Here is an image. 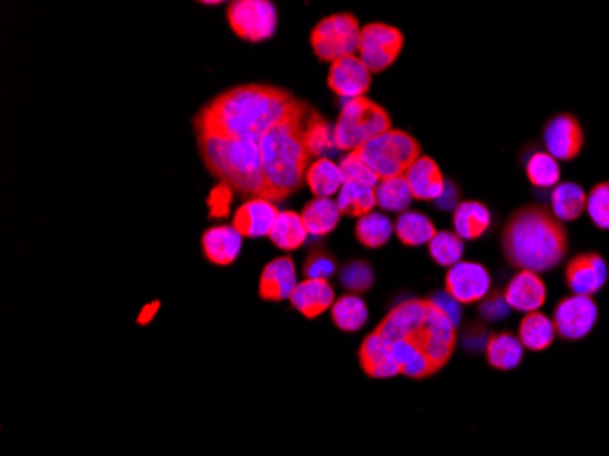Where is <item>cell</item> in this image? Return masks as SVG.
I'll return each instance as SVG.
<instances>
[{
  "label": "cell",
  "instance_id": "d6986e66",
  "mask_svg": "<svg viewBox=\"0 0 609 456\" xmlns=\"http://www.w3.org/2000/svg\"><path fill=\"white\" fill-rule=\"evenodd\" d=\"M336 299L338 298H336L334 287L327 280H308V278H305L294 288L291 305L303 318L314 320V318H319L324 312L332 309Z\"/></svg>",
  "mask_w": 609,
  "mask_h": 456
},
{
  "label": "cell",
  "instance_id": "d4e9b609",
  "mask_svg": "<svg viewBox=\"0 0 609 456\" xmlns=\"http://www.w3.org/2000/svg\"><path fill=\"white\" fill-rule=\"evenodd\" d=\"M486 360L497 371H513L524 360V345L514 334H491L487 338Z\"/></svg>",
  "mask_w": 609,
  "mask_h": 456
},
{
  "label": "cell",
  "instance_id": "8fae6325",
  "mask_svg": "<svg viewBox=\"0 0 609 456\" xmlns=\"http://www.w3.org/2000/svg\"><path fill=\"white\" fill-rule=\"evenodd\" d=\"M598 321V305L587 296L571 294L560 299L553 312L557 336L565 342H578L592 333Z\"/></svg>",
  "mask_w": 609,
  "mask_h": 456
},
{
  "label": "cell",
  "instance_id": "484cf974",
  "mask_svg": "<svg viewBox=\"0 0 609 456\" xmlns=\"http://www.w3.org/2000/svg\"><path fill=\"white\" fill-rule=\"evenodd\" d=\"M587 209V194L573 181H564L551 192V210L557 220L571 223L578 220Z\"/></svg>",
  "mask_w": 609,
  "mask_h": 456
},
{
  "label": "cell",
  "instance_id": "603a6c76",
  "mask_svg": "<svg viewBox=\"0 0 609 456\" xmlns=\"http://www.w3.org/2000/svg\"><path fill=\"white\" fill-rule=\"evenodd\" d=\"M303 143L310 158L324 159L332 156L338 150L334 139V126L316 112L313 107L308 108L305 121H303Z\"/></svg>",
  "mask_w": 609,
  "mask_h": 456
},
{
  "label": "cell",
  "instance_id": "8992f818",
  "mask_svg": "<svg viewBox=\"0 0 609 456\" xmlns=\"http://www.w3.org/2000/svg\"><path fill=\"white\" fill-rule=\"evenodd\" d=\"M392 126L391 115L369 97H356L341 108L340 118L334 124L336 147L341 152H356L386 134Z\"/></svg>",
  "mask_w": 609,
  "mask_h": 456
},
{
  "label": "cell",
  "instance_id": "4dcf8cb0",
  "mask_svg": "<svg viewBox=\"0 0 609 456\" xmlns=\"http://www.w3.org/2000/svg\"><path fill=\"white\" fill-rule=\"evenodd\" d=\"M305 183L316 198H330L341 190L345 183L341 174L340 164H336L332 159H316L308 167Z\"/></svg>",
  "mask_w": 609,
  "mask_h": 456
},
{
  "label": "cell",
  "instance_id": "52a82bcc",
  "mask_svg": "<svg viewBox=\"0 0 609 456\" xmlns=\"http://www.w3.org/2000/svg\"><path fill=\"white\" fill-rule=\"evenodd\" d=\"M365 163L380 180L407 174V170L422 158V147L403 130H389L358 150Z\"/></svg>",
  "mask_w": 609,
  "mask_h": 456
},
{
  "label": "cell",
  "instance_id": "cb8c5ba5",
  "mask_svg": "<svg viewBox=\"0 0 609 456\" xmlns=\"http://www.w3.org/2000/svg\"><path fill=\"white\" fill-rule=\"evenodd\" d=\"M453 225L454 232L462 239L475 242L489 231L491 212L480 201H460L459 207L454 209Z\"/></svg>",
  "mask_w": 609,
  "mask_h": 456
},
{
  "label": "cell",
  "instance_id": "74e56055",
  "mask_svg": "<svg viewBox=\"0 0 609 456\" xmlns=\"http://www.w3.org/2000/svg\"><path fill=\"white\" fill-rule=\"evenodd\" d=\"M527 180L537 188H555L560 181L559 161L548 152H535L526 163Z\"/></svg>",
  "mask_w": 609,
  "mask_h": 456
},
{
  "label": "cell",
  "instance_id": "bcb514c9",
  "mask_svg": "<svg viewBox=\"0 0 609 456\" xmlns=\"http://www.w3.org/2000/svg\"><path fill=\"white\" fill-rule=\"evenodd\" d=\"M157 310H159V301H154V304L148 305V307H145V309L141 310V316L139 320H137V323H141V325H145V323H148V321H150L151 318L156 316Z\"/></svg>",
  "mask_w": 609,
  "mask_h": 456
},
{
  "label": "cell",
  "instance_id": "ffe728a7",
  "mask_svg": "<svg viewBox=\"0 0 609 456\" xmlns=\"http://www.w3.org/2000/svg\"><path fill=\"white\" fill-rule=\"evenodd\" d=\"M243 236L234 225L210 226L203 232L202 248L205 258L218 267H230L240 256Z\"/></svg>",
  "mask_w": 609,
  "mask_h": 456
},
{
  "label": "cell",
  "instance_id": "83f0119b",
  "mask_svg": "<svg viewBox=\"0 0 609 456\" xmlns=\"http://www.w3.org/2000/svg\"><path fill=\"white\" fill-rule=\"evenodd\" d=\"M330 320L341 333H358L369 320V309L358 294H343L332 305Z\"/></svg>",
  "mask_w": 609,
  "mask_h": 456
},
{
  "label": "cell",
  "instance_id": "44dd1931",
  "mask_svg": "<svg viewBox=\"0 0 609 456\" xmlns=\"http://www.w3.org/2000/svg\"><path fill=\"white\" fill-rule=\"evenodd\" d=\"M409 188L414 199L419 201H437L446 190V177L435 159L422 156L405 174Z\"/></svg>",
  "mask_w": 609,
  "mask_h": 456
},
{
  "label": "cell",
  "instance_id": "4316f807",
  "mask_svg": "<svg viewBox=\"0 0 609 456\" xmlns=\"http://www.w3.org/2000/svg\"><path fill=\"white\" fill-rule=\"evenodd\" d=\"M341 212L338 204L330 198H314L303 207V225L314 237L329 236L340 223Z\"/></svg>",
  "mask_w": 609,
  "mask_h": 456
},
{
  "label": "cell",
  "instance_id": "277c9868",
  "mask_svg": "<svg viewBox=\"0 0 609 456\" xmlns=\"http://www.w3.org/2000/svg\"><path fill=\"white\" fill-rule=\"evenodd\" d=\"M310 104L296 99L291 112L261 137L264 199L280 204L296 194L305 183L310 153L303 143V121Z\"/></svg>",
  "mask_w": 609,
  "mask_h": 456
},
{
  "label": "cell",
  "instance_id": "ba28073f",
  "mask_svg": "<svg viewBox=\"0 0 609 456\" xmlns=\"http://www.w3.org/2000/svg\"><path fill=\"white\" fill-rule=\"evenodd\" d=\"M362 26L353 13H334L321 19L310 32V46L319 61H340L354 56L360 48Z\"/></svg>",
  "mask_w": 609,
  "mask_h": 456
},
{
  "label": "cell",
  "instance_id": "2e32d148",
  "mask_svg": "<svg viewBox=\"0 0 609 456\" xmlns=\"http://www.w3.org/2000/svg\"><path fill=\"white\" fill-rule=\"evenodd\" d=\"M297 287L296 266L291 256H280L265 266L257 294L264 301H283L291 299L294 288Z\"/></svg>",
  "mask_w": 609,
  "mask_h": 456
},
{
  "label": "cell",
  "instance_id": "b9f144b4",
  "mask_svg": "<svg viewBox=\"0 0 609 456\" xmlns=\"http://www.w3.org/2000/svg\"><path fill=\"white\" fill-rule=\"evenodd\" d=\"M509 307L508 301L503 298V294L495 293L489 294L480 305V315L484 320L487 321H500L509 315Z\"/></svg>",
  "mask_w": 609,
  "mask_h": 456
},
{
  "label": "cell",
  "instance_id": "836d02e7",
  "mask_svg": "<svg viewBox=\"0 0 609 456\" xmlns=\"http://www.w3.org/2000/svg\"><path fill=\"white\" fill-rule=\"evenodd\" d=\"M375 190L376 204L387 212H400L402 214L413 201V194H411L405 175L381 180Z\"/></svg>",
  "mask_w": 609,
  "mask_h": 456
},
{
  "label": "cell",
  "instance_id": "e575fe53",
  "mask_svg": "<svg viewBox=\"0 0 609 456\" xmlns=\"http://www.w3.org/2000/svg\"><path fill=\"white\" fill-rule=\"evenodd\" d=\"M392 232H394V223L380 212H370L360 218L354 229L356 239L367 248L383 247L391 239Z\"/></svg>",
  "mask_w": 609,
  "mask_h": 456
},
{
  "label": "cell",
  "instance_id": "60d3db41",
  "mask_svg": "<svg viewBox=\"0 0 609 456\" xmlns=\"http://www.w3.org/2000/svg\"><path fill=\"white\" fill-rule=\"evenodd\" d=\"M587 214L600 231H609V181L593 186L587 194Z\"/></svg>",
  "mask_w": 609,
  "mask_h": 456
},
{
  "label": "cell",
  "instance_id": "ab89813d",
  "mask_svg": "<svg viewBox=\"0 0 609 456\" xmlns=\"http://www.w3.org/2000/svg\"><path fill=\"white\" fill-rule=\"evenodd\" d=\"M340 170L345 183H360V185L376 188L381 181L380 177L369 169V164L365 163L358 150H356V152H349L341 158Z\"/></svg>",
  "mask_w": 609,
  "mask_h": 456
},
{
  "label": "cell",
  "instance_id": "d590c367",
  "mask_svg": "<svg viewBox=\"0 0 609 456\" xmlns=\"http://www.w3.org/2000/svg\"><path fill=\"white\" fill-rule=\"evenodd\" d=\"M464 252V239L456 232H437V236L430 239L429 256L437 266L451 269L462 261Z\"/></svg>",
  "mask_w": 609,
  "mask_h": 456
},
{
  "label": "cell",
  "instance_id": "7a4b0ae2",
  "mask_svg": "<svg viewBox=\"0 0 609 456\" xmlns=\"http://www.w3.org/2000/svg\"><path fill=\"white\" fill-rule=\"evenodd\" d=\"M375 333L392 342H405L429 361L435 372L442 371L453 358L459 333L453 320L430 298H407L398 301Z\"/></svg>",
  "mask_w": 609,
  "mask_h": 456
},
{
  "label": "cell",
  "instance_id": "e0dca14e",
  "mask_svg": "<svg viewBox=\"0 0 609 456\" xmlns=\"http://www.w3.org/2000/svg\"><path fill=\"white\" fill-rule=\"evenodd\" d=\"M503 298L511 309L529 315L543 309L548 298V288L537 272L519 271L503 291Z\"/></svg>",
  "mask_w": 609,
  "mask_h": 456
},
{
  "label": "cell",
  "instance_id": "f1b7e54d",
  "mask_svg": "<svg viewBox=\"0 0 609 456\" xmlns=\"http://www.w3.org/2000/svg\"><path fill=\"white\" fill-rule=\"evenodd\" d=\"M555 336H557V331H555L553 320L538 310L529 312L520 321L519 340L526 349L533 350V353L549 349L553 345Z\"/></svg>",
  "mask_w": 609,
  "mask_h": 456
},
{
  "label": "cell",
  "instance_id": "ac0fdd59",
  "mask_svg": "<svg viewBox=\"0 0 609 456\" xmlns=\"http://www.w3.org/2000/svg\"><path fill=\"white\" fill-rule=\"evenodd\" d=\"M278 214L280 210L276 209V204L269 199L252 198L235 210L232 225L241 236L248 239L269 237L270 229L275 225Z\"/></svg>",
  "mask_w": 609,
  "mask_h": 456
},
{
  "label": "cell",
  "instance_id": "5bb4252c",
  "mask_svg": "<svg viewBox=\"0 0 609 456\" xmlns=\"http://www.w3.org/2000/svg\"><path fill=\"white\" fill-rule=\"evenodd\" d=\"M544 145L557 161H573L584 148V128L571 113H559L544 126Z\"/></svg>",
  "mask_w": 609,
  "mask_h": 456
},
{
  "label": "cell",
  "instance_id": "6da1fadb",
  "mask_svg": "<svg viewBox=\"0 0 609 456\" xmlns=\"http://www.w3.org/2000/svg\"><path fill=\"white\" fill-rule=\"evenodd\" d=\"M296 97L280 86L240 85L214 97L197 113V134L227 139H259L280 123L294 107Z\"/></svg>",
  "mask_w": 609,
  "mask_h": 456
},
{
  "label": "cell",
  "instance_id": "8d00e7d4",
  "mask_svg": "<svg viewBox=\"0 0 609 456\" xmlns=\"http://www.w3.org/2000/svg\"><path fill=\"white\" fill-rule=\"evenodd\" d=\"M376 276L373 266L365 259H351L345 266L341 267L340 285L349 291V294L369 293L375 287Z\"/></svg>",
  "mask_w": 609,
  "mask_h": 456
},
{
  "label": "cell",
  "instance_id": "7402d4cb",
  "mask_svg": "<svg viewBox=\"0 0 609 456\" xmlns=\"http://www.w3.org/2000/svg\"><path fill=\"white\" fill-rule=\"evenodd\" d=\"M358 360L365 374L375 380H386L400 374V367L392 358L391 345L375 331L369 336H365L360 345Z\"/></svg>",
  "mask_w": 609,
  "mask_h": 456
},
{
  "label": "cell",
  "instance_id": "9a60e30c",
  "mask_svg": "<svg viewBox=\"0 0 609 456\" xmlns=\"http://www.w3.org/2000/svg\"><path fill=\"white\" fill-rule=\"evenodd\" d=\"M373 83V74L356 56L343 57L330 64L327 86L336 96L346 97L349 101L365 97Z\"/></svg>",
  "mask_w": 609,
  "mask_h": 456
},
{
  "label": "cell",
  "instance_id": "5b68a950",
  "mask_svg": "<svg viewBox=\"0 0 609 456\" xmlns=\"http://www.w3.org/2000/svg\"><path fill=\"white\" fill-rule=\"evenodd\" d=\"M197 143L203 163L219 183L230 186L243 198H264L259 139H227L197 134Z\"/></svg>",
  "mask_w": 609,
  "mask_h": 456
},
{
  "label": "cell",
  "instance_id": "9c48e42d",
  "mask_svg": "<svg viewBox=\"0 0 609 456\" xmlns=\"http://www.w3.org/2000/svg\"><path fill=\"white\" fill-rule=\"evenodd\" d=\"M227 21L240 39L261 42L275 37L278 10L270 0H234L227 8Z\"/></svg>",
  "mask_w": 609,
  "mask_h": 456
},
{
  "label": "cell",
  "instance_id": "f6af8a7d",
  "mask_svg": "<svg viewBox=\"0 0 609 456\" xmlns=\"http://www.w3.org/2000/svg\"><path fill=\"white\" fill-rule=\"evenodd\" d=\"M459 196V188H456L453 181H449V183H446V190H443L442 196H440V199H437V205L443 210L456 209L460 205Z\"/></svg>",
  "mask_w": 609,
  "mask_h": 456
},
{
  "label": "cell",
  "instance_id": "7c38bea8",
  "mask_svg": "<svg viewBox=\"0 0 609 456\" xmlns=\"http://www.w3.org/2000/svg\"><path fill=\"white\" fill-rule=\"evenodd\" d=\"M491 274L475 261H460L446 274V293L460 305L478 304L489 296Z\"/></svg>",
  "mask_w": 609,
  "mask_h": 456
},
{
  "label": "cell",
  "instance_id": "f35d334b",
  "mask_svg": "<svg viewBox=\"0 0 609 456\" xmlns=\"http://www.w3.org/2000/svg\"><path fill=\"white\" fill-rule=\"evenodd\" d=\"M338 272V258L327 248L314 247L303 263V274L308 280H327Z\"/></svg>",
  "mask_w": 609,
  "mask_h": 456
},
{
  "label": "cell",
  "instance_id": "4fadbf2b",
  "mask_svg": "<svg viewBox=\"0 0 609 456\" xmlns=\"http://www.w3.org/2000/svg\"><path fill=\"white\" fill-rule=\"evenodd\" d=\"M609 267L598 252H581L565 266L564 282L571 293L592 298L608 283Z\"/></svg>",
  "mask_w": 609,
  "mask_h": 456
},
{
  "label": "cell",
  "instance_id": "d6a6232c",
  "mask_svg": "<svg viewBox=\"0 0 609 456\" xmlns=\"http://www.w3.org/2000/svg\"><path fill=\"white\" fill-rule=\"evenodd\" d=\"M338 209L341 214L351 218H364L375 210L376 190L370 186L360 185V183H343L341 190L338 192Z\"/></svg>",
  "mask_w": 609,
  "mask_h": 456
},
{
  "label": "cell",
  "instance_id": "ee69618b",
  "mask_svg": "<svg viewBox=\"0 0 609 456\" xmlns=\"http://www.w3.org/2000/svg\"><path fill=\"white\" fill-rule=\"evenodd\" d=\"M430 299L440 307V309L446 312V315L453 320L454 325L459 328L460 325V304L456 299L451 298L448 293H437L435 296H430Z\"/></svg>",
  "mask_w": 609,
  "mask_h": 456
},
{
  "label": "cell",
  "instance_id": "f546056e",
  "mask_svg": "<svg viewBox=\"0 0 609 456\" xmlns=\"http://www.w3.org/2000/svg\"><path fill=\"white\" fill-rule=\"evenodd\" d=\"M308 232L303 225L302 214L294 210H281L270 229L269 239L283 252H294L307 242Z\"/></svg>",
  "mask_w": 609,
  "mask_h": 456
},
{
  "label": "cell",
  "instance_id": "1f68e13d",
  "mask_svg": "<svg viewBox=\"0 0 609 456\" xmlns=\"http://www.w3.org/2000/svg\"><path fill=\"white\" fill-rule=\"evenodd\" d=\"M394 232L405 247H419L425 243L429 245L430 239L437 236V226L427 215L414 212V210H405L398 215Z\"/></svg>",
  "mask_w": 609,
  "mask_h": 456
},
{
  "label": "cell",
  "instance_id": "7bdbcfd3",
  "mask_svg": "<svg viewBox=\"0 0 609 456\" xmlns=\"http://www.w3.org/2000/svg\"><path fill=\"white\" fill-rule=\"evenodd\" d=\"M232 194L234 190L230 186L219 183L208 198V207H210V218H224L229 214L230 204H232Z\"/></svg>",
  "mask_w": 609,
  "mask_h": 456
},
{
  "label": "cell",
  "instance_id": "3957f363",
  "mask_svg": "<svg viewBox=\"0 0 609 456\" xmlns=\"http://www.w3.org/2000/svg\"><path fill=\"white\" fill-rule=\"evenodd\" d=\"M503 258L519 271L549 272L564 261L570 250V234L553 212L540 205L514 210L503 225Z\"/></svg>",
  "mask_w": 609,
  "mask_h": 456
},
{
  "label": "cell",
  "instance_id": "30bf717a",
  "mask_svg": "<svg viewBox=\"0 0 609 456\" xmlns=\"http://www.w3.org/2000/svg\"><path fill=\"white\" fill-rule=\"evenodd\" d=\"M405 37L391 24L370 23L362 28L360 59L370 74H380L392 66L402 53Z\"/></svg>",
  "mask_w": 609,
  "mask_h": 456
}]
</instances>
